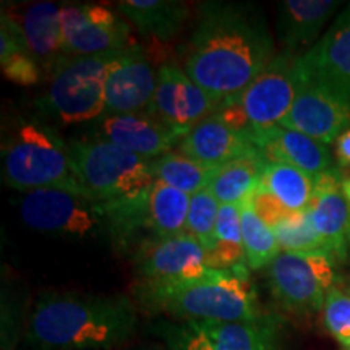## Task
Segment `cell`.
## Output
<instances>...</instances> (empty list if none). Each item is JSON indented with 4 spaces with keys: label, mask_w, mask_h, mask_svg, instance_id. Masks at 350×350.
<instances>
[{
    "label": "cell",
    "mask_w": 350,
    "mask_h": 350,
    "mask_svg": "<svg viewBox=\"0 0 350 350\" xmlns=\"http://www.w3.org/2000/svg\"><path fill=\"white\" fill-rule=\"evenodd\" d=\"M209 269L226 271L247 266L242 239L240 206L221 204L216 226V247L208 253Z\"/></svg>",
    "instance_id": "29"
},
{
    "label": "cell",
    "mask_w": 350,
    "mask_h": 350,
    "mask_svg": "<svg viewBox=\"0 0 350 350\" xmlns=\"http://www.w3.org/2000/svg\"><path fill=\"white\" fill-rule=\"evenodd\" d=\"M336 159L339 167L350 169V129L336 139Z\"/></svg>",
    "instance_id": "35"
},
{
    "label": "cell",
    "mask_w": 350,
    "mask_h": 350,
    "mask_svg": "<svg viewBox=\"0 0 350 350\" xmlns=\"http://www.w3.org/2000/svg\"><path fill=\"white\" fill-rule=\"evenodd\" d=\"M177 151L211 167H222L237 157L258 152L253 133L227 124L217 112L188 131Z\"/></svg>",
    "instance_id": "19"
},
{
    "label": "cell",
    "mask_w": 350,
    "mask_h": 350,
    "mask_svg": "<svg viewBox=\"0 0 350 350\" xmlns=\"http://www.w3.org/2000/svg\"><path fill=\"white\" fill-rule=\"evenodd\" d=\"M185 135L157 120L150 112L100 117L96 138L106 139L122 150L152 161L172 152Z\"/></svg>",
    "instance_id": "17"
},
{
    "label": "cell",
    "mask_w": 350,
    "mask_h": 350,
    "mask_svg": "<svg viewBox=\"0 0 350 350\" xmlns=\"http://www.w3.org/2000/svg\"><path fill=\"white\" fill-rule=\"evenodd\" d=\"M221 203L211 193L209 188L198 191L190 196V208H188L185 232L191 235L196 242L203 245L208 253L216 247V226Z\"/></svg>",
    "instance_id": "31"
},
{
    "label": "cell",
    "mask_w": 350,
    "mask_h": 350,
    "mask_svg": "<svg viewBox=\"0 0 350 350\" xmlns=\"http://www.w3.org/2000/svg\"><path fill=\"white\" fill-rule=\"evenodd\" d=\"M129 297L44 294L34 305L28 340L44 350H111L137 331Z\"/></svg>",
    "instance_id": "2"
},
{
    "label": "cell",
    "mask_w": 350,
    "mask_h": 350,
    "mask_svg": "<svg viewBox=\"0 0 350 350\" xmlns=\"http://www.w3.org/2000/svg\"><path fill=\"white\" fill-rule=\"evenodd\" d=\"M256 151L266 163H281L304 170L317 178L332 169V156L327 144L282 126L253 135Z\"/></svg>",
    "instance_id": "21"
},
{
    "label": "cell",
    "mask_w": 350,
    "mask_h": 350,
    "mask_svg": "<svg viewBox=\"0 0 350 350\" xmlns=\"http://www.w3.org/2000/svg\"><path fill=\"white\" fill-rule=\"evenodd\" d=\"M188 208L190 195L154 180L148 191V217L154 240L183 234Z\"/></svg>",
    "instance_id": "26"
},
{
    "label": "cell",
    "mask_w": 350,
    "mask_h": 350,
    "mask_svg": "<svg viewBox=\"0 0 350 350\" xmlns=\"http://www.w3.org/2000/svg\"><path fill=\"white\" fill-rule=\"evenodd\" d=\"M279 126L325 144L336 143L350 129V100L325 83L301 73L299 93Z\"/></svg>",
    "instance_id": "14"
},
{
    "label": "cell",
    "mask_w": 350,
    "mask_h": 350,
    "mask_svg": "<svg viewBox=\"0 0 350 350\" xmlns=\"http://www.w3.org/2000/svg\"><path fill=\"white\" fill-rule=\"evenodd\" d=\"M300 54H275L268 67L237 98L253 135L281 125L299 93L301 72Z\"/></svg>",
    "instance_id": "11"
},
{
    "label": "cell",
    "mask_w": 350,
    "mask_h": 350,
    "mask_svg": "<svg viewBox=\"0 0 350 350\" xmlns=\"http://www.w3.org/2000/svg\"><path fill=\"white\" fill-rule=\"evenodd\" d=\"M226 100L196 85L175 64L157 68L156 91L148 112L170 129L187 135L201 120L216 113Z\"/></svg>",
    "instance_id": "12"
},
{
    "label": "cell",
    "mask_w": 350,
    "mask_h": 350,
    "mask_svg": "<svg viewBox=\"0 0 350 350\" xmlns=\"http://www.w3.org/2000/svg\"><path fill=\"white\" fill-rule=\"evenodd\" d=\"M262 165L265 161L260 152L237 157L217 169L208 188L221 204L242 206L260 187Z\"/></svg>",
    "instance_id": "25"
},
{
    "label": "cell",
    "mask_w": 350,
    "mask_h": 350,
    "mask_svg": "<svg viewBox=\"0 0 350 350\" xmlns=\"http://www.w3.org/2000/svg\"><path fill=\"white\" fill-rule=\"evenodd\" d=\"M0 23V67L3 77L15 85H36L44 73L28 49L20 25L5 8H2Z\"/></svg>",
    "instance_id": "24"
},
{
    "label": "cell",
    "mask_w": 350,
    "mask_h": 350,
    "mask_svg": "<svg viewBox=\"0 0 350 350\" xmlns=\"http://www.w3.org/2000/svg\"><path fill=\"white\" fill-rule=\"evenodd\" d=\"M156 334L169 350H278L279 319L262 314L250 321L159 323Z\"/></svg>",
    "instance_id": "8"
},
{
    "label": "cell",
    "mask_w": 350,
    "mask_h": 350,
    "mask_svg": "<svg viewBox=\"0 0 350 350\" xmlns=\"http://www.w3.org/2000/svg\"><path fill=\"white\" fill-rule=\"evenodd\" d=\"M2 182L21 193L60 188L88 195L73 170L68 143L34 117H18L3 131Z\"/></svg>",
    "instance_id": "3"
},
{
    "label": "cell",
    "mask_w": 350,
    "mask_h": 350,
    "mask_svg": "<svg viewBox=\"0 0 350 350\" xmlns=\"http://www.w3.org/2000/svg\"><path fill=\"white\" fill-rule=\"evenodd\" d=\"M62 25L68 57L107 54L135 44L130 25L100 3H64Z\"/></svg>",
    "instance_id": "13"
},
{
    "label": "cell",
    "mask_w": 350,
    "mask_h": 350,
    "mask_svg": "<svg viewBox=\"0 0 350 350\" xmlns=\"http://www.w3.org/2000/svg\"><path fill=\"white\" fill-rule=\"evenodd\" d=\"M344 174L332 167L314 178L310 217L325 250L334 261H344L350 252V203L344 193Z\"/></svg>",
    "instance_id": "16"
},
{
    "label": "cell",
    "mask_w": 350,
    "mask_h": 350,
    "mask_svg": "<svg viewBox=\"0 0 350 350\" xmlns=\"http://www.w3.org/2000/svg\"><path fill=\"white\" fill-rule=\"evenodd\" d=\"M342 5L339 0H286L278 5V36L284 52L297 54L314 42L332 13Z\"/></svg>",
    "instance_id": "22"
},
{
    "label": "cell",
    "mask_w": 350,
    "mask_h": 350,
    "mask_svg": "<svg viewBox=\"0 0 350 350\" xmlns=\"http://www.w3.org/2000/svg\"><path fill=\"white\" fill-rule=\"evenodd\" d=\"M275 57L268 23L252 3L201 2L182 68L219 99L237 98Z\"/></svg>",
    "instance_id": "1"
},
{
    "label": "cell",
    "mask_w": 350,
    "mask_h": 350,
    "mask_svg": "<svg viewBox=\"0 0 350 350\" xmlns=\"http://www.w3.org/2000/svg\"><path fill=\"white\" fill-rule=\"evenodd\" d=\"M334 262L326 253L281 252L266 268L271 294L288 312L308 314L323 310L336 284Z\"/></svg>",
    "instance_id": "9"
},
{
    "label": "cell",
    "mask_w": 350,
    "mask_h": 350,
    "mask_svg": "<svg viewBox=\"0 0 350 350\" xmlns=\"http://www.w3.org/2000/svg\"><path fill=\"white\" fill-rule=\"evenodd\" d=\"M273 230L281 252L326 253L325 245L314 230L308 211L294 213L279 224H275Z\"/></svg>",
    "instance_id": "32"
},
{
    "label": "cell",
    "mask_w": 350,
    "mask_h": 350,
    "mask_svg": "<svg viewBox=\"0 0 350 350\" xmlns=\"http://www.w3.org/2000/svg\"><path fill=\"white\" fill-rule=\"evenodd\" d=\"M260 183L279 203L294 213L308 211L314 193V178L294 165L266 163Z\"/></svg>",
    "instance_id": "27"
},
{
    "label": "cell",
    "mask_w": 350,
    "mask_h": 350,
    "mask_svg": "<svg viewBox=\"0 0 350 350\" xmlns=\"http://www.w3.org/2000/svg\"><path fill=\"white\" fill-rule=\"evenodd\" d=\"M119 52L64 57L36 100L39 113L65 125L99 120L106 109L109 67Z\"/></svg>",
    "instance_id": "5"
},
{
    "label": "cell",
    "mask_w": 350,
    "mask_h": 350,
    "mask_svg": "<svg viewBox=\"0 0 350 350\" xmlns=\"http://www.w3.org/2000/svg\"><path fill=\"white\" fill-rule=\"evenodd\" d=\"M5 10L20 25L29 52L36 59L44 75L49 78L60 60L67 57L64 51V3L33 2L28 3L18 15L8 8Z\"/></svg>",
    "instance_id": "20"
},
{
    "label": "cell",
    "mask_w": 350,
    "mask_h": 350,
    "mask_svg": "<svg viewBox=\"0 0 350 350\" xmlns=\"http://www.w3.org/2000/svg\"><path fill=\"white\" fill-rule=\"evenodd\" d=\"M154 180L177 188L187 195H195L209 187L219 167H211L178 151L151 161Z\"/></svg>",
    "instance_id": "28"
},
{
    "label": "cell",
    "mask_w": 350,
    "mask_h": 350,
    "mask_svg": "<svg viewBox=\"0 0 350 350\" xmlns=\"http://www.w3.org/2000/svg\"><path fill=\"white\" fill-rule=\"evenodd\" d=\"M117 5L142 36L159 42L177 36L190 15L187 3L175 0H124Z\"/></svg>",
    "instance_id": "23"
},
{
    "label": "cell",
    "mask_w": 350,
    "mask_h": 350,
    "mask_svg": "<svg viewBox=\"0 0 350 350\" xmlns=\"http://www.w3.org/2000/svg\"><path fill=\"white\" fill-rule=\"evenodd\" d=\"M342 187H344V193H345V196H347V200L350 203V177H345V175H344Z\"/></svg>",
    "instance_id": "36"
},
{
    "label": "cell",
    "mask_w": 350,
    "mask_h": 350,
    "mask_svg": "<svg viewBox=\"0 0 350 350\" xmlns=\"http://www.w3.org/2000/svg\"><path fill=\"white\" fill-rule=\"evenodd\" d=\"M78 182L98 201L131 198L154 183L151 161L122 150L100 138L68 142Z\"/></svg>",
    "instance_id": "6"
},
{
    "label": "cell",
    "mask_w": 350,
    "mask_h": 350,
    "mask_svg": "<svg viewBox=\"0 0 350 350\" xmlns=\"http://www.w3.org/2000/svg\"><path fill=\"white\" fill-rule=\"evenodd\" d=\"M323 321L332 338L350 347V291L331 288L323 306Z\"/></svg>",
    "instance_id": "33"
},
{
    "label": "cell",
    "mask_w": 350,
    "mask_h": 350,
    "mask_svg": "<svg viewBox=\"0 0 350 350\" xmlns=\"http://www.w3.org/2000/svg\"><path fill=\"white\" fill-rule=\"evenodd\" d=\"M301 73L325 83L350 100V3L321 39L300 54Z\"/></svg>",
    "instance_id": "18"
},
{
    "label": "cell",
    "mask_w": 350,
    "mask_h": 350,
    "mask_svg": "<svg viewBox=\"0 0 350 350\" xmlns=\"http://www.w3.org/2000/svg\"><path fill=\"white\" fill-rule=\"evenodd\" d=\"M240 222L247 268L253 271L268 268L281 253L273 227L258 216L250 203H243L240 206Z\"/></svg>",
    "instance_id": "30"
},
{
    "label": "cell",
    "mask_w": 350,
    "mask_h": 350,
    "mask_svg": "<svg viewBox=\"0 0 350 350\" xmlns=\"http://www.w3.org/2000/svg\"><path fill=\"white\" fill-rule=\"evenodd\" d=\"M142 297L148 305L182 321H250L265 314L247 266L213 269L198 281Z\"/></svg>",
    "instance_id": "4"
},
{
    "label": "cell",
    "mask_w": 350,
    "mask_h": 350,
    "mask_svg": "<svg viewBox=\"0 0 350 350\" xmlns=\"http://www.w3.org/2000/svg\"><path fill=\"white\" fill-rule=\"evenodd\" d=\"M156 83L157 70L139 44L120 51L107 72L103 117L148 112Z\"/></svg>",
    "instance_id": "15"
},
{
    "label": "cell",
    "mask_w": 350,
    "mask_h": 350,
    "mask_svg": "<svg viewBox=\"0 0 350 350\" xmlns=\"http://www.w3.org/2000/svg\"><path fill=\"white\" fill-rule=\"evenodd\" d=\"M21 221L29 229L72 237H96L107 234L103 201L60 188L23 193L18 203Z\"/></svg>",
    "instance_id": "7"
},
{
    "label": "cell",
    "mask_w": 350,
    "mask_h": 350,
    "mask_svg": "<svg viewBox=\"0 0 350 350\" xmlns=\"http://www.w3.org/2000/svg\"><path fill=\"white\" fill-rule=\"evenodd\" d=\"M135 268L142 295L198 281L213 271L208 252L187 232L144 243L135 252Z\"/></svg>",
    "instance_id": "10"
},
{
    "label": "cell",
    "mask_w": 350,
    "mask_h": 350,
    "mask_svg": "<svg viewBox=\"0 0 350 350\" xmlns=\"http://www.w3.org/2000/svg\"><path fill=\"white\" fill-rule=\"evenodd\" d=\"M247 203H250V206L255 209V213L269 227H274L275 224H279V222L284 221V219H287L288 216L294 214V211H291V209H287L284 204L279 203V201L275 200L274 196L261 185V183Z\"/></svg>",
    "instance_id": "34"
}]
</instances>
